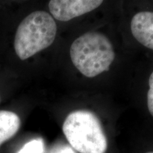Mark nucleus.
Instances as JSON below:
<instances>
[{
  "label": "nucleus",
  "instance_id": "nucleus-2",
  "mask_svg": "<svg viewBox=\"0 0 153 153\" xmlns=\"http://www.w3.org/2000/svg\"><path fill=\"white\" fill-rule=\"evenodd\" d=\"M57 24L51 14L44 11L30 13L22 21L15 34L14 47L19 59L25 60L54 42Z\"/></svg>",
  "mask_w": 153,
  "mask_h": 153
},
{
  "label": "nucleus",
  "instance_id": "nucleus-1",
  "mask_svg": "<svg viewBox=\"0 0 153 153\" xmlns=\"http://www.w3.org/2000/svg\"><path fill=\"white\" fill-rule=\"evenodd\" d=\"M72 64L82 74L94 77L109 70L115 59L113 44L108 37L90 31L74 40L70 49Z\"/></svg>",
  "mask_w": 153,
  "mask_h": 153
},
{
  "label": "nucleus",
  "instance_id": "nucleus-4",
  "mask_svg": "<svg viewBox=\"0 0 153 153\" xmlns=\"http://www.w3.org/2000/svg\"><path fill=\"white\" fill-rule=\"evenodd\" d=\"M104 0H50L48 9L54 19L68 22L91 12Z\"/></svg>",
  "mask_w": 153,
  "mask_h": 153
},
{
  "label": "nucleus",
  "instance_id": "nucleus-8",
  "mask_svg": "<svg viewBox=\"0 0 153 153\" xmlns=\"http://www.w3.org/2000/svg\"><path fill=\"white\" fill-rule=\"evenodd\" d=\"M149 89L147 94V103L149 112L153 117V71L149 76Z\"/></svg>",
  "mask_w": 153,
  "mask_h": 153
},
{
  "label": "nucleus",
  "instance_id": "nucleus-10",
  "mask_svg": "<svg viewBox=\"0 0 153 153\" xmlns=\"http://www.w3.org/2000/svg\"><path fill=\"white\" fill-rule=\"evenodd\" d=\"M146 153H153V152H146Z\"/></svg>",
  "mask_w": 153,
  "mask_h": 153
},
{
  "label": "nucleus",
  "instance_id": "nucleus-3",
  "mask_svg": "<svg viewBox=\"0 0 153 153\" xmlns=\"http://www.w3.org/2000/svg\"><path fill=\"white\" fill-rule=\"evenodd\" d=\"M62 131L72 148L79 153H105L108 148L99 118L88 111L70 113L63 123Z\"/></svg>",
  "mask_w": 153,
  "mask_h": 153
},
{
  "label": "nucleus",
  "instance_id": "nucleus-6",
  "mask_svg": "<svg viewBox=\"0 0 153 153\" xmlns=\"http://www.w3.org/2000/svg\"><path fill=\"white\" fill-rule=\"evenodd\" d=\"M21 126V119L15 113L0 111V146L14 137Z\"/></svg>",
  "mask_w": 153,
  "mask_h": 153
},
{
  "label": "nucleus",
  "instance_id": "nucleus-9",
  "mask_svg": "<svg viewBox=\"0 0 153 153\" xmlns=\"http://www.w3.org/2000/svg\"><path fill=\"white\" fill-rule=\"evenodd\" d=\"M49 153H76L72 147L65 143H59L51 149Z\"/></svg>",
  "mask_w": 153,
  "mask_h": 153
},
{
  "label": "nucleus",
  "instance_id": "nucleus-5",
  "mask_svg": "<svg viewBox=\"0 0 153 153\" xmlns=\"http://www.w3.org/2000/svg\"><path fill=\"white\" fill-rule=\"evenodd\" d=\"M131 30L138 43L153 51V11H142L134 15Z\"/></svg>",
  "mask_w": 153,
  "mask_h": 153
},
{
  "label": "nucleus",
  "instance_id": "nucleus-7",
  "mask_svg": "<svg viewBox=\"0 0 153 153\" xmlns=\"http://www.w3.org/2000/svg\"><path fill=\"white\" fill-rule=\"evenodd\" d=\"M45 145L41 138L31 140L26 143L17 153H44Z\"/></svg>",
  "mask_w": 153,
  "mask_h": 153
}]
</instances>
